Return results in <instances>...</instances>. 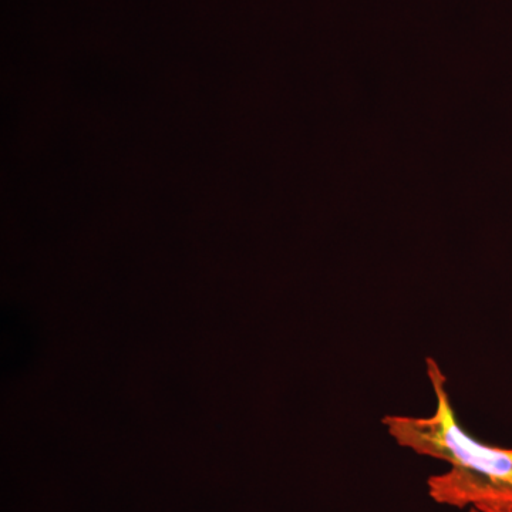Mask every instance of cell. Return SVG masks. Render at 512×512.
I'll use <instances>...</instances> for the list:
<instances>
[{"label": "cell", "mask_w": 512, "mask_h": 512, "mask_svg": "<svg viewBox=\"0 0 512 512\" xmlns=\"http://www.w3.org/2000/svg\"><path fill=\"white\" fill-rule=\"evenodd\" d=\"M426 373L436 402L433 414H387L382 419L387 436L417 456L447 464L448 470L427 480L434 503L460 510L512 512V448L471 436L458 420L447 377L433 357L426 359Z\"/></svg>", "instance_id": "6da1fadb"}, {"label": "cell", "mask_w": 512, "mask_h": 512, "mask_svg": "<svg viewBox=\"0 0 512 512\" xmlns=\"http://www.w3.org/2000/svg\"><path fill=\"white\" fill-rule=\"evenodd\" d=\"M467 512H481L480 510H476V508H470Z\"/></svg>", "instance_id": "7a4b0ae2"}]
</instances>
